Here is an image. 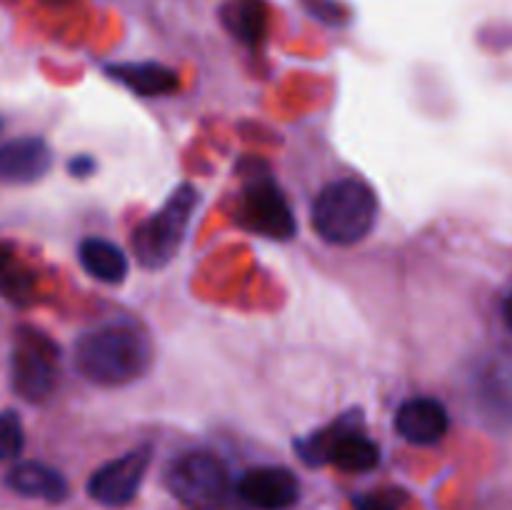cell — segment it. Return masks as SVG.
Wrapping results in <instances>:
<instances>
[{"label":"cell","mask_w":512,"mask_h":510,"mask_svg":"<svg viewBox=\"0 0 512 510\" xmlns=\"http://www.w3.org/2000/svg\"><path fill=\"white\" fill-rule=\"evenodd\" d=\"M470 393L485 423L512 428V360L508 355H488L475 368Z\"/></svg>","instance_id":"9c48e42d"},{"label":"cell","mask_w":512,"mask_h":510,"mask_svg":"<svg viewBox=\"0 0 512 510\" xmlns=\"http://www.w3.org/2000/svg\"><path fill=\"white\" fill-rule=\"evenodd\" d=\"M75 370L100 388H120L143 378L153 365V343L135 323L98 325L78 338L73 348Z\"/></svg>","instance_id":"6da1fadb"},{"label":"cell","mask_w":512,"mask_h":510,"mask_svg":"<svg viewBox=\"0 0 512 510\" xmlns=\"http://www.w3.org/2000/svg\"><path fill=\"white\" fill-rule=\"evenodd\" d=\"M200 193L195 185L183 183L168 195L153 215L138 223L130 233V248L145 270H163L178 258L198 210Z\"/></svg>","instance_id":"3957f363"},{"label":"cell","mask_w":512,"mask_h":510,"mask_svg":"<svg viewBox=\"0 0 512 510\" xmlns=\"http://www.w3.org/2000/svg\"><path fill=\"white\" fill-rule=\"evenodd\" d=\"M503 320H505V325H508V330L512 333V290H510L508 298H505V303H503Z\"/></svg>","instance_id":"7402d4cb"},{"label":"cell","mask_w":512,"mask_h":510,"mask_svg":"<svg viewBox=\"0 0 512 510\" xmlns=\"http://www.w3.org/2000/svg\"><path fill=\"white\" fill-rule=\"evenodd\" d=\"M5 483L18 495L45 500V503H63L70 495V485L63 478V473L50 468V465L38 463V460H25V463L13 465L8 470Z\"/></svg>","instance_id":"5bb4252c"},{"label":"cell","mask_w":512,"mask_h":510,"mask_svg":"<svg viewBox=\"0 0 512 510\" xmlns=\"http://www.w3.org/2000/svg\"><path fill=\"white\" fill-rule=\"evenodd\" d=\"M395 430L413 445H435L448 435L450 415L435 398H410L395 413Z\"/></svg>","instance_id":"7c38bea8"},{"label":"cell","mask_w":512,"mask_h":510,"mask_svg":"<svg viewBox=\"0 0 512 510\" xmlns=\"http://www.w3.org/2000/svg\"><path fill=\"white\" fill-rule=\"evenodd\" d=\"M355 510H400L395 498L385 493H365V495H355L353 498Z\"/></svg>","instance_id":"d6986e66"},{"label":"cell","mask_w":512,"mask_h":510,"mask_svg":"<svg viewBox=\"0 0 512 510\" xmlns=\"http://www.w3.org/2000/svg\"><path fill=\"white\" fill-rule=\"evenodd\" d=\"M235 493L258 510H288L298 503L300 480L283 465H260L240 475Z\"/></svg>","instance_id":"30bf717a"},{"label":"cell","mask_w":512,"mask_h":510,"mask_svg":"<svg viewBox=\"0 0 512 510\" xmlns=\"http://www.w3.org/2000/svg\"><path fill=\"white\" fill-rule=\"evenodd\" d=\"M235 220L248 233L278 240V243L295 238L298 233L293 208H290L283 188L268 173H253L245 178L238 208H235Z\"/></svg>","instance_id":"52a82bcc"},{"label":"cell","mask_w":512,"mask_h":510,"mask_svg":"<svg viewBox=\"0 0 512 510\" xmlns=\"http://www.w3.org/2000/svg\"><path fill=\"white\" fill-rule=\"evenodd\" d=\"M150 458H153V448L140 445V448L128 450L120 458L100 465L90 475L88 495L105 508H123V505L133 503L140 485H143L145 473H148Z\"/></svg>","instance_id":"ba28073f"},{"label":"cell","mask_w":512,"mask_h":510,"mask_svg":"<svg viewBox=\"0 0 512 510\" xmlns=\"http://www.w3.org/2000/svg\"><path fill=\"white\" fill-rule=\"evenodd\" d=\"M308 10L315 15V18L325 20V23H330V25L340 23L338 3H333V0H310Z\"/></svg>","instance_id":"ffe728a7"},{"label":"cell","mask_w":512,"mask_h":510,"mask_svg":"<svg viewBox=\"0 0 512 510\" xmlns=\"http://www.w3.org/2000/svg\"><path fill=\"white\" fill-rule=\"evenodd\" d=\"M25 448L23 420L15 410L0 413V460H15Z\"/></svg>","instance_id":"ac0fdd59"},{"label":"cell","mask_w":512,"mask_h":510,"mask_svg":"<svg viewBox=\"0 0 512 510\" xmlns=\"http://www.w3.org/2000/svg\"><path fill=\"white\" fill-rule=\"evenodd\" d=\"M105 75L125 90L135 93L138 98H165L180 90L178 70L163 63H110L105 65Z\"/></svg>","instance_id":"4fadbf2b"},{"label":"cell","mask_w":512,"mask_h":510,"mask_svg":"<svg viewBox=\"0 0 512 510\" xmlns=\"http://www.w3.org/2000/svg\"><path fill=\"white\" fill-rule=\"evenodd\" d=\"M0 295L18 308H25L35 298L33 270L5 243H0Z\"/></svg>","instance_id":"e0dca14e"},{"label":"cell","mask_w":512,"mask_h":510,"mask_svg":"<svg viewBox=\"0 0 512 510\" xmlns=\"http://www.w3.org/2000/svg\"><path fill=\"white\" fill-rule=\"evenodd\" d=\"M378 220V195L365 180L338 178L313 200L310 223L330 245H355L370 235Z\"/></svg>","instance_id":"7a4b0ae2"},{"label":"cell","mask_w":512,"mask_h":510,"mask_svg":"<svg viewBox=\"0 0 512 510\" xmlns=\"http://www.w3.org/2000/svg\"><path fill=\"white\" fill-rule=\"evenodd\" d=\"M93 170L95 160L90 158V155H75L68 163V173L73 175V178H88V175H93Z\"/></svg>","instance_id":"44dd1931"},{"label":"cell","mask_w":512,"mask_h":510,"mask_svg":"<svg viewBox=\"0 0 512 510\" xmlns=\"http://www.w3.org/2000/svg\"><path fill=\"white\" fill-rule=\"evenodd\" d=\"M53 168V148L38 135L0 143V185H33Z\"/></svg>","instance_id":"8fae6325"},{"label":"cell","mask_w":512,"mask_h":510,"mask_svg":"<svg viewBox=\"0 0 512 510\" xmlns=\"http://www.w3.org/2000/svg\"><path fill=\"white\" fill-rule=\"evenodd\" d=\"M3 130H5V118H3V115H0V133H3Z\"/></svg>","instance_id":"603a6c76"},{"label":"cell","mask_w":512,"mask_h":510,"mask_svg":"<svg viewBox=\"0 0 512 510\" xmlns=\"http://www.w3.org/2000/svg\"><path fill=\"white\" fill-rule=\"evenodd\" d=\"M78 260L90 278L105 285H120L128 278V255L105 238H85L78 245Z\"/></svg>","instance_id":"2e32d148"},{"label":"cell","mask_w":512,"mask_h":510,"mask_svg":"<svg viewBox=\"0 0 512 510\" xmlns=\"http://www.w3.org/2000/svg\"><path fill=\"white\" fill-rule=\"evenodd\" d=\"M165 488L190 510H223L233 495L228 468L208 450H190L170 460Z\"/></svg>","instance_id":"5b68a950"},{"label":"cell","mask_w":512,"mask_h":510,"mask_svg":"<svg viewBox=\"0 0 512 510\" xmlns=\"http://www.w3.org/2000/svg\"><path fill=\"white\" fill-rule=\"evenodd\" d=\"M60 348L38 328L20 325L10 350V385L25 403H45L58 388Z\"/></svg>","instance_id":"8992f818"},{"label":"cell","mask_w":512,"mask_h":510,"mask_svg":"<svg viewBox=\"0 0 512 510\" xmlns=\"http://www.w3.org/2000/svg\"><path fill=\"white\" fill-rule=\"evenodd\" d=\"M220 23L238 43L258 48L268 38L270 8L265 0H228L220 8Z\"/></svg>","instance_id":"9a60e30c"},{"label":"cell","mask_w":512,"mask_h":510,"mask_svg":"<svg viewBox=\"0 0 512 510\" xmlns=\"http://www.w3.org/2000/svg\"><path fill=\"white\" fill-rule=\"evenodd\" d=\"M295 450L310 468L335 465L343 473H370L380 465V445L363 433L360 410H348L308 438L295 440Z\"/></svg>","instance_id":"277c9868"}]
</instances>
